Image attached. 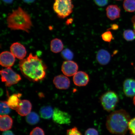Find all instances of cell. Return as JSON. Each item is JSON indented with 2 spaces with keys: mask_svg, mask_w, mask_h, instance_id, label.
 <instances>
[{
  "mask_svg": "<svg viewBox=\"0 0 135 135\" xmlns=\"http://www.w3.org/2000/svg\"><path fill=\"white\" fill-rule=\"evenodd\" d=\"M19 67L23 75L32 81H39L46 76V66L41 59L32 54H30L27 58L20 61Z\"/></svg>",
  "mask_w": 135,
  "mask_h": 135,
  "instance_id": "obj_1",
  "label": "cell"
},
{
  "mask_svg": "<svg viewBox=\"0 0 135 135\" xmlns=\"http://www.w3.org/2000/svg\"><path fill=\"white\" fill-rule=\"evenodd\" d=\"M130 120L129 114L124 110L120 109L111 113L108 116L106 127L112 134L125 135L127 132Z\"/></svg>",
  "mask_w": 135,
  "mask_h": 135,
  "instance_id": "obj_2",
  "label": "cell"
},
{
  "mask_svg": "<svg viewBox=\"0 0 135 135\" xmlns=\"http://www.w3.org/2000/svg\"><path fill=\"white\" fill-rule=\"evenodd\" d=\"M6 21L8 28L11 30L29 33L33 26L30 15L20 6L8 14Z\"/></svg>",
  "mask_w": 135,
  "mask_h": 135,
  "instance_id": "obj_3",
  "label": "cell"
},
{
  "mask_svg": "<svg viewBox=\"0 0 135 135\" xmlns=\"http://www.w3.org/2000/svg\"><path fill=\"white\" fill-rule=\"evenodd\" d=\"M74 7L72 0H55L53 6L54 11L61 19L70 16L73 11Z\"/></svg>",
  "mask_w": 135,
  "mask_h": 135,
  "instance_id": "obj_4",
  "label": "cell"
},
{
  "mask_svg": "<svg viewBox=\"0 0 135 135\" xmlns=\"http://www.w3.org/2000/svg\"><path fill=\"white\" fill-rule=\"evenodd\" d=\"M101 105L104 109L108 112H110L115 108L119 102L117 94L112 91H108L103 94L100 97Z\"/></svg>",
  "mask_w": 135,
  "mask_h": 135,
  "instance_id": "obj_5",
  "label": "cell"
},
{
  "mask_svg": "<svg viewBox=\"0 0 135 135\" xmlns=\"http://www.w3.org/2000/svg\"><path fill=\"white\" fill-rule=\"evenodd\" d=\"M1 81L6 86L16 84L21 80V76L15 72L11 67L7 68L1 71Z\"/></svg>",
  "mask_w": 135,
  "mask_h": 135,
  "instance_id": "obj_6",
  "label": "cell"
},
{
  "mask_svg": "<svg viewBox=\"0 0 135 135\" xmlns=\"http://www.w3.org/2000/svg\"><path fill=\"white\" fill-rule=\"evenodd\" d=\"M52 117L53 121L59 124H68L71 122V116L70 114L57 108L54 109Z\"/></svg>",
  "mask_w": 135,
  "mask_h": 135,
  "instance_id": "obj_7",
  "label": "cell"
},
{
  "mask_svg": "<svg viewBox=\"0 0 135 135\" xmlns=\"http://www.w3.org/2000/svg\"><path fill=\"white\" fill-rule=\"evenodd\" d=\"M79 67L77 64L72 60L64 61L62 64L61 70L64 75L67 76H72L77 72Z\"/></svg>",
  "mask_w": 135,
  "mask_h": 135,
  "instance_id": "obj_8",
  "label": "cell"
},
{
  "mask_svg": "<svg viewBox=\"0 0 135 135\" xmlns=\"http://www.w3.org/2000/svg\"><path fill=\"white\" fill-rule=\"evenodd\" d=\"M11 52L15 57L22 60L26 56L27 51L23 45L18 42L13 43L10 47Z\"/></svg>",
  "mask_w": 135,
  "mask_h": 135,
  "instance_id": "obj_9",
  "label": "cell"
},
{
  "mask_svg": "<svg viewBox=\"0 0 135 135\" xmlns=\"http://www.w3.org/2000/svg\"><path fill=\"white\" fill-rule=\"evenodd\" d=\"M15 61V57L11 52L4 51L0 55V64L3 67H11L14 65Z\"/></svg>",
  "mask_w": 135,
  "mask_h": 135,
  "instance_id": "obj_10",
  "label": "cell"
},
{
  "mask_svg": "<svg viewBox=\"0 0 135 135\" xmlns=\"http://www.w3.org/2000/svg\"><path fill=\"white\" fill-rule=\"evenodd\" d=\"M53 83L57 89H68L70 86V81L66 76L59 75L54 78Z\"/></svg>",
  "mask_w": 135,
  "mask_h": 135,
  "instance_id": "obj_11",
  "label": "cell"
},
{
  "mask_svg": "<svg viewBox=\"0 0 135 135\" xmlns=\"http://www.w3.org/2000/svg\"><path fill=\"white\" fill-rule=\"evenodd\" d=\"M73 82L76 85L78 86H84L88 84L89 77L86 72L80 71L77 72L73 76Z\"/></svg>",
  "mask_w": 135,
  "mask_h": 135,
  "instance_id": "obj_12",
  "label": "cell"
},
{
  "mask_svg": "<svg viewBox=\"0 0 135 135\" xmlns=\"http://www.w3.org/2000/svg\"><path fill=\"white\" fill-rule=\"evenodd\" d=\"M123 91L127 97H129L135 96V80L132 79H127L123 84Z\"/></svg>",
  "mask_w": 135,
  "mask_h": 135,
  "instance_id": "obj_13",
  "label": "cell"
},
{
  "mask_svg": "<svg viewBox=\"0 0 135 135\" xmlns=\"http://www.w3.org/2000/svg\"><path fill=\"white\" fill-rule=\"evenodd\" d=\"M32 108V104L29 100H21L16 111L21 116L28 115L31 112Z\"/></svg>",
  "mask_w": 135,
  "mask_h": 135,
  "instance_id": "obj_14",
  "label": "cell"
},
{
  "mask_svg": "<svg viewBox=\"0 0 135 135\" xmlns=\"http://www.w3.org/2000/svg\"><path fill=\"white\" fill-rule=\"evenodd\" d=\"M106 15L111 21L117 19L120 16V9L116 5H110L106 8Z\"/></svg>",
  "mask_w": 135,
  "mask_h": 135,
  "instance_id": "obj_15",
  "label": "cell"
},
{
  "mask_svg": "<svg viewBox=\"0 0 135 135\" xmlns=\"http://www.w3.org/2000/svg\"><path fill=\"white\" fill-rule=\"evenodd\" d=\"M97 61L101 65H106L108 64L111 60L110 54L108 51L104 49L99 50L97 54Z\"/></svg>",
  "mask_w": 135,
  "mask_h": 135,
  "instance_id": "obj_16",
  "label": "cell"
},
{
  "mask_svg": "<svg viewBox=\"0 0 135 135\" xmlns=\"http://www.w3.org/2000/svg\"><path fill=\"white\" fill-rule=\"evenodd\" d=\"M13 124V120L8 115H1L0 117V130L5 131L11 129Z\"/></svg>",
  "mask_w": 135,
  "mask_h": 135,
  "instance_id": "obj_17",
  "label": "cell"
},
{
  "mask_svg": "<svg viewBox=\"0 0 135 135\" xmlns=\"http://www.w3.org/2000/svg\"><path fill=\"white\" fill-rule=\"evenodd\" d=\"M22 95L21 94L18 93L13 94L8 98L6 102L11 109L16 110L18 108L21 100L20 99Z\"/></svg>",
  "mask_w": 135,
  "mask_h": 135,
  "instance_id": "obj_18",
  "label": "cell"
},
{
  "mask_svg": "<svg viewBox=\"0 0 135 135\" xmlns=\"http://www.w3.org/2000/svg\"><path fill=\"white\" fill-rule=\"evenodd\" d=\"M50 49L54 53H57L63 50L64 45L61 40L58 38L52 40L50 42Z\"/></svg>",
  "mask_w": 135,
  "mask_h": 135,
  "instance_id": "obj_19",
  "label": "cell"
},
{
  "mask_svg": "<svg viewBox=\"0 0 135 135\" xmlns=\"http://www.w3.org/2000/svg\"><path fill=\"white\" fill-rule=\"evenodd\" d=\"M54 110L51 106H43L40 109V113L41 117L45 119H50L53 116Z\"/></svg>",
  "mask_w": 135,
  "mask_h": 135,
  "instance_id": "obj_20",
  "label": "cell"
},
{
  "mask_svg": "<svg viewBox=\"0 0 135 135\" xmlns=\"http://www.w3.org/2000/svg\"><path fill=\"white\" fill-rule=\"evenodd\" d=\"M26 121L28 124L33 125L36 124L39 122V116L35 112H30L27 115L26 118Z\"/></svg>",
  "mask_w": 135,
  "mask_h": 135,
  "instance_id": "obj_21",
  "label": "cell"
},
{
  "mask_svg": "<svg viewBox=\"0 0 135 135\" xmlns=\"http://www.w3.org/2000/svg\"><path fill=\"white\" fill-rule=\"evenodd\" d=\"M123 6L128 12H134L135 11V0H124Z\"/></svg>",
  "mask_w": 135,
  "mask_h": 135,
  "instance_id": "obj_22",
  "label": "cell"
},
{
  "mask_svg": "<svg viewBox=\"0 0 135 135\" xmlns=\"http://www.w3.org/2000/svg\"><path fill=\"white\" fill-rule=\"evenodd\" d=\"M11 108L8 106L6 101H1V115H4L9 114L11 112Z\"/></svg>",
  "mask_w": 135,
  "mask_h": 135,
  "instance_id": "obj_23",
  "label": "cell"
},
{
  "mask_svg": "<svg viewBox=\"0 0 135 135\" xmlns=\"http://www.w3.org/2000/svg\"><path fill=\"white\" fill-rule=\"evenodd\" d=\"M123 37L127 41H133L135 39V32L131 30H125L123 33Z\"/></svg>",
  "mask_w": 135,
  "mask_h": 135,
  "instance_id": "obj_24",
  "label": "cell"
},
{
  "mask_svg": "<svg viewBox=\"0 0 135 135\" xmlns=\"http://www.w3.org/2000/svg\"><path fill=\"white\" fill-rule=\"evenodd\" d=\"M61 55L63 58L67 60H71L74 57L73 53L68 49H66L62 51Z\"/></svg>",
  "mask_w": 135,
  "mask_h": 135,
  "instance_id": "obj_25",
  "label": "cell"
},
{
  "mask_svg": "<svg viewBox=\"0 0 135 135\" xmlns=\"http://www.w3.org/2000/svg\"><path fill=\"white\" fill-rule=\"evenodd\" d=\"M101 37L104 41L108 42H111L114 39L111 32L109 30L103 33L101 35Z\"/></svg>",
  "mask_w": 135,
  "mask_h": 135,
  "instance_id": "obj_26",
  "label": "cell"
},
{
  "mask_svg": "<svg viewBox=\"0 0 135 135\" xmlns=\"http://www.w3.org/2000/svg\"><path fill=\"white\" fill-rule=\"evenodd\" d=\"M128 129L132 134L135 135V118L132 119L129 121Z\"/></svg>",
  "mask_w": 135,
  "mask_h": 135,
  "instance_id": "obj_27",
  "label": "cell"
},
{
  "mask_svg": "<svg viewBox=\"0 0 135 135\" xmlns=\"http://www.w3.org/2000/svg\"><path fill=\"white\" fill-rule=\"evenodd\" d=\"M30 135H45L44 132L41 128L36 127L33 129Z\"/></svg>",
  "mask_w": 135,
  "mask_h": 135,
  "instance_id": "obj_28",
  "label": "cell"
},
{
  "mask_svg": "<svg viewBox=\"0 0 135 135\" xmlns=\"http://www.w3.org/2000/svg\"><path fill=\"white\" fill-rule=\"evenodd\" d=\"M66 135H82L76 127H74L68 130Z\"/></svg>",
  "mask_w": 135,
  "mask_h": 135,
  "instance_id": "obj_29",
  "label": "cell"
},
{
  "mask_svg": "<svg viewBox=\"0 0 135 135\" xmlns=\"http://www.w3.org/2000/svg\"><path fill=\"white\" fill-rule=\"evenodd\" d=\"M85 135H99V134L97 129L93 128H90L85 131Z\"/></svg>",
  "mask_w": 135,
  "mask_h": 135,
  "instance_id": "obj_30",
  "label": "cell"
},
{
  "mask_svg": "<svg viewBox=\"0 0 135 135\" xmlns=\"http://www.w3.org/2000/svg\"><path fill=\"white\" fill-rule=\"evenodd\" d=\"M94 1L97 6L103 7L108 4V0H94Z\"/></svg>",
  "mask_w": 135,
  "mask_h": 135,
  "instance_id": "obj_31",
  "label": "cell"
},
{
  "mask_svg": "<svg viewBox=\"0 0 135 135\" xmlns=\"http://www.w3.org/2000/svg\"><path fill=\"white\" fill-rule=\"evenodd\" d=\"M119 28V26L118 25L116 24H113L111 25L110 28L108 29V30H117Z\"/></svg>",
  "mask_w": 135,
  "mask_h": 135,
  "instance_id": "obj_32",
  "label": "cell"
},
{
  "mask_svg": "<svg viewBox=\"0 0 135 135\" xmlns=\"http://www.w3.org/2000/svg\"><path fill=\"white\" fill-rule=\"evenodd\" d=\"M2 135H15L11 131H4Z\"/></svg>",
  "mask_w": 135,
  "mask_h": 135,
  "instance_id": "obj_33",
  "label": "cell"
},
{
  "mask_svg": "<svg viewBox=\"0 0 135 135\" xmlns=\"http://www.w3.org/2000/svg\"><path fill=\"white\" fill-rule=\"evenodd\" d=\"M73 19L72 18H69L67 20L66 22V24L69 25L72 23L73 22Z\"/></svg>",
  "mask_w": 135,
  "mask_h": 135,
  "instance_id": "obj_34",
  "label": "cell"
},
{
  "mask_svg": "<svg viewBox=\"0 0 135 135\" xmlns=\"http://www.w3.org/2000/svg\"><path fill=\"white\" fill-rule=\"evenodd\" d=\"M132 21L133 23V27H134V31L135 32V16H133L132 19Z\"/></svg>",
  "mask_w": 135,
  "mask_h": 135,
  "instance_id": "obj_35",
  "label": "cell"
},
{
  "mask_svg": "<svg viewBox=\"0 0 135 135\" xmlns=\"http://www.w3.org/2000/svg\"><path fill=\"white\" fill-rule=\"evenodd\" d=\"M2 1L6 4H10L13 2V0H2Z\"/></svg>",
  "mask_w": 135,
  "mask_h": 135,
  "instance_id": "obj_36",
  "label": "cell"
},
{
  "mask_svg": "<svg viewBox=\"0 0 135 135\" xmlns=\"http://www.w3.org/2000/svg\"><path fill=\"white\" fill-rule=\"evenodd\" d=\"M25 3H31L33 2L35 0H23Z\"/></svg>",
  "mask_w": 135,
  "mask_h": 135,
  "instance_id": "obj_37",
  "label": "cell"
},
{
  "mask_svg": "<svg viewBox=\"0 0 135 135\" xmlns=\"http://www.w3.org/2000/svg\"><path fill=\"white\" fill-rule=\"evenodd\" d=\"M133 102L135 106V96L134 97V99H133Z\"/></svg>",
  "mask_w": 135,
  "mask_h": 135,
  "instance_id": "obj_38",
  "label": "cell"
},
{
  "mask_svg": "<svg viewBox=\"0 0 135 135\" xmlns=\"http://www.w3.org/2000/svg\"><path fill=\"white\" fill-rule=\"evenodd\" d=\"M115 1H122V0H115Z\"/></svg>",
  "mask_w": 135,
  "mask_h": 135,
  "instance_id": "obj_39",
  "label": "cell"
},
{
  "mask_svg": "<svg viewBox=\"0 0 135 135\" xmlns=\"http://www.w3.org/2000/svg\"></svg>",
  "mask_w": 135,
  "mask_h": 135,
  "instance_id": "obj_40",
  "label": "cell"
}]
</instances>
